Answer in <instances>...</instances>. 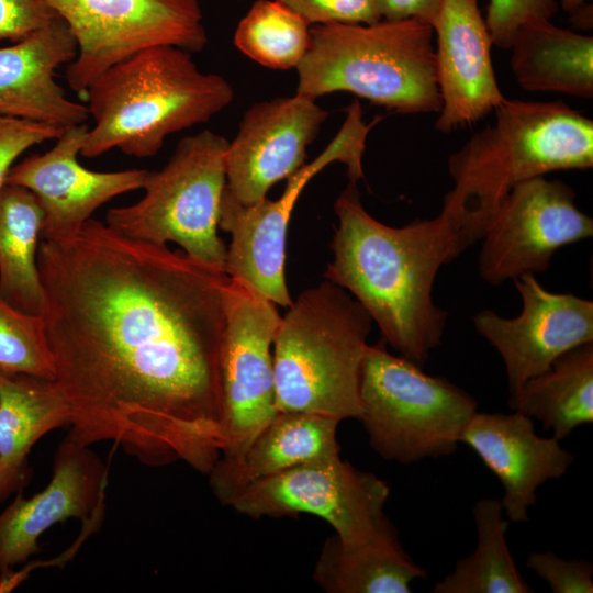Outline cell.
I'll return each mask as SVG.
<instances>
[{"mask_svg":"<svg viewBox=\"0 0 593 593\" xmlns=\"http://www.w3.org/2000/svg\"><path fill=\"white\" fill-rule=\"evenodd\" d=\"M37 267L69 433L148 467L182 461L208 475L225 446L230 277L93 219L70 238L41 240Z\"/></svg>","mask_w":593,"mask_h":593,"instance_id":"1","label":"cell"},{"mask_svg":"<svg viewBox=\"0 0 593 593\" xmlns=\"http://www.w3.org/2000/svg\"><path fill=\"white\" fill-rule=\"evenodd\" d=\"M334 211V257L324 278L362 305L387 345L423 367L440 346L448 317L433 300L434 281L460 255L449 223L438 214L401 227L383 224L365 210L350 180Z\"/></svg>","mask_w":593,"mask_h":593,"instance_id":"2","label":"cell"},{"mask_svg":"<svg viewBox=\"0 0 593 593\" xmlns=\"http://www.w3.org/2000/svg\"><path fill=\"white\" fill-rule=\"evenodd\" d=\"M494 112L495 121L448 158L454 186L439 214L460 254L482 239L516 184L593 166V121L568 104L505 99Z\"/></svg>","mask_w":593,"mask_h":593,"instance_id":"3","label":"cell"},{"mask_svg":"<svg viewBox=\"0 0 593 593\" xmlns=\"http://www.w3.org/2000/svg\"><path fill=\"white\" fill-rule=\"evenodd\" d=\"M89 116L80 155L120 149L155 156L166 138L209 122L234 98L230 82L201 71L191 53L171 45L142 49L98 76L85 92Z\"/></svg>","mask_w":593,"mask_h":593,"instance_id":"4","label":"cell"},{"mask_svg":"<svg viewBox=\"0 0 593 593\" xmlns=\"http://www.w3.org/2000/svg\"><path fill=\"white\" fill-rule=\"evenodd\" d=\"M372 323L351 294L327 279L302 291L273 337L277 411L359 419L360 374Z\"/></svg>","mask_w":593,"mask_h":593,"instance_id":"5","label":"cell"},{"mask_svg":"<svg viewBox=\"0 0 593 593\" xmlns=\"http://www.w3.org/2000/svg\"><path fill=\"white\" fill-rule=\"evenodd\" d=\"M298 70L296 93L349 92L402 114L441 108L434 29L417 19L320 24Z\"/></svg>","mask_w":593,"mask_h":593,"instance_id":"6","label":"cell"},{"mask_svg":"<svg viewBox=\"0 0 593 593\" xmlns=\"http://www.w3.org/2000/svg\"><path fill=\"white\" fill-rule=\"evenodd\" d=\"M359 395L371 448L402 465L454 454L478 412L468 392L391 354L382 339L366 348Z\"/></svg>","mask_w":593,"mask_h":593,"instance_id":"7","label":"cell"},{"mask_svg":"<svg viewBox=\"0 0 593 593\" xmlns=\"http://www.w3.org/2000/svg\"><path fill=\"white\" fill-rule=\"evenodd\" d=\"M227 144L209 130L180 139L161 169L148 170L144 195L110 209L105 223L132 239L175 243L197 261L225 272L227 247L217 228Z\"/></svg>","mask_w":593,"mask_h":593,"instance_id":"8","label":"cell"},{"mask_svg":"<svg viewBox=\"0 0 593 593\" xmlns=\"http://www.w3.org/2000/svg\"><path fill=\"white\" fill-rule=\"evenodd\" d=\"M77 43L66 80L85 94L116 63L153 46L190 53L208 43L200 0H46Z\"/></svg>","mask_w":593,"mask_h":593,"instance_id":"9","label":"cell"},{"mask_svg":"<svg viewBox=\"0 0 593 593\" xmlns=\"http://www.w3.org/2000/svg\"><path fill=\"white\" fill-rule=\"evenodd\" d=\"M389 494L382 479L337 457L254 482L226 505L255 519L311 514L326 521L345 545L356 546L390 523L383 511Z\"/></svg>","mask_w":593,"mask_h":593,"instance_id":"10","label":"cell"},{"mask_svg":"<svg viewBox=\"0 0 593 593\" xmlns=\"http://www.w3.org/2000/svg\"><path fill=\"white\" fill-rule=\"evenodd\" d=\"M276 306L230 278L221 357L225 446L212 469L236 463L278 412L272 343L281 316Z\"/></svg>","mask_w":593,"mask_h":593,"instance_id":"11","label":"cell"},{"mask_svg":"<svg viewBox=\"0 0 593 593\" xmlns=\"http://www.w3.org/2000/svg\"><path fill=\"white\" fill-rule=\"evenodd\" d=\"M571 187L538 176L508 192L482 237L479 275L493 286L548 270L555 253L592 237Z\"/></svg>","mask_w":593,"mask_h":593,"instance_id":"12","label":"cell"},{"mask_svg":"<svg viewBox=\"0 0 593 593\" xmlns=\"http://www.w3.org/2000/svg\"><path fill=\"white\" fill-rule=\"evenodd\" d=\"M353 135L338 130L334 138L309 164L289 178L282 194L243 204L225 187L220 205L219 227L231 234L225 273L254 289L276 305L289 307L292 299L284 275L286 244L291 213L309 181L328 165L355 161Z\"/></svg>","mask_w":593,"mask_h":593,"instance_id":"13","label":"cell"},{"mask_svg":"<svg viewBox=\"0 0 593 593\" xmlns=\"http://www.w3.org/2000/svg\"><path fill=\"white\" fill-rule=\"evenodd\" d=\"M523 309L506 318L492 310L473 316L477 332L501 355L508 391L547 370L570 349L593 342V302L544 288L535 275L513 280Z\"/></svg>","mask_w":593,"mask_h":593,"instance_id":"14","label":"cell"},{"mask_svg":"<svg viewBox=\"0 0 593 593\" xmlns=\"http://www.w3.org/2000/svg\"><path fill=\"white\" fill-rule=\"evenodd\" d=\"M316 99L295 93L251 105L225 150L226 188L243 204L267 197L278 181L305 163L328 111Z\"/></svg>","mask_w":593,"mask_h":593,"instance_id":"15","label":"cell"},{"mask_svg":"<svg viewBox=\"0 0 593 593\" xmlns=\"http://www.w3.org/2000/svg\"><path fill=\"white\" fill-rule=\"evenodd\" d=\"M88 131L86 123L66 127L55 145L14 164L5 183L30 190L43 213L42 238L75 236L92 214L113 198L143 188L146 169L94 171L78 156Z\"/></svg>","mask_w":593,"mask_h":593,"instance_id":"16","label":"cell"},{"mask_svg":"<svg viewBox=\"0 0 593 593\" xmlns=\"http://www.w3.org/2000/svg\"><path fill=\"white\" fill-rule=\"evenodd\" d=\"M108 469L101 458L68 433L57 447L48 484L26 499L23 490L0 513V571L29 562L38 539L56 524L82 523L104 506Z\"/></svg>","mask_w":593,"mask_h":593,"instance_id":"17","label":"cell"},{"mask_svg":"<svg viewBox=\"0 0 593 593\" xmlns=\"http://www.w3.org/2000/svg\"><path fill=\"white\" fill-rule=\"evenodd\" d=\"M441 108L435 128L449 133L471 125L506 98L493 68V45L478 0H443L433 23Z\"/></svg>","mask_w":593,"mask_h":593,"instance_id":"18","label":"cell"},{"mask_svg":"<svg viewBox=\"0 0 593 593\" xmlns=\"http://www.w3.org/2000/svg\"><path fill=\"white\" fill-rule=\"evenodd\" d=\"M504 488L501 504L510 523H525L537 490L563 477L574 455L555 437L539 436L534 421L518 412H477L461 435Z\"/></svg>","mask_w":593,"mask_h":593,"instance_id":"19","label":"cell"},{"mask_svg":"<svg viewBox=\"0 0 593 593\" xmlns=\"http://www.w3.org/2000/svg\"><path fill=\"white\" fill-rule=\"evenodd\" d=\"M76 54V40L60 18L0 47V115L60 128L85 123L87 105L70 100L55 80L56 70Z\"/></svg>","mask_w":593,"mask_h":593,"instance_id":"20","label":"cell"},{"mask_svg":"<svg viewBox=\"0 0 593 593\" xmlns=\"http://www.w3.org/2000/svg\"><path fill=\"white\" fill-rule=\"evenodd\" d=\"M339 423L318 414L277 412L236 463L209 472L212 492L226 505L254 482L300 465L340 457L336 439Z\"/></svg>","mask_w":593,"mask_h":593,"instance_id":"21","label":"cell"},{"mask_svg":"<svg viewBox=\"0 0 593 593\" xmlns=\"http://www.w3.org/2000/svg\"><path fill=\"white\" fill-rule=\"evenodd\" d=\"M70 423L71 409L54 380L0 374V505L29 483L33 446Z\"/></svg>","mask_w":593,"mask_h":593,"instance_id":"22","label":"cell"},{"mask_svg":"<svg viewBox=\"0 0 593 593\" xmlns=\"http://www.w3.org/2000/svg\"><path fill=\"white\" fill-rule=\"evenodd\" d=\"M510 67L519 87L530 92L593 97V37L559 27L550 20L517 31Z\"/></svg>","mask_w":593,"mask_h":593,"instance_id":"23","label":"cell"},{"mask_svg":"<svg viewBox=\"0 0 593 593\" xmlns=\"http://www.w3.org/2000/svg\"><path fill=\"white\" fill-rule=\"evenodd\" d=\"M399 541L395 527L387 524L373 538L345 545L328 537L314 568L313 579L328 593H410L411 583L426 579Z\"/></svg>","mask_w":593,"mask_h":593,"instance_id":"24","label":"cell"},{"mask_svg":"<svg viewBox=\"0 0 593 593\" xmlns=\"http://www.w3.org/2000/svg\"><path fill=\"white\" fill-rule=\"evenodd\" d=\"M508 407L541 423L558 440L593 423V342L557 358L510 392Z\"/></svg>","mask_w":593,"mask_h":593,"instance_id":"25","label":"cell"},{"mask_svg":"<svg viewBox=\"0 0 593 593\" xmlns=\"http://www.w3.org/2000/svg\"><path fill=\"white\" fill-rule=\"evenodd\" d=\"M43 210L26 188L0 189V293L13 306L42 315L44 292L37 267Z\"/></svg>","mask_w":593,"mask_h":593,"instance_id":"26","label":"cell"},{"mask_svg":"<svg viewBox=\"0 0 593 593\" xmlns=\"http://www.w3.org/2000/svg\"><path fill=\"white\" fill-rule=\"evenodd\" d=\"M478 533L473 552L437 581L432 593H532L506 541L508 521L500 500L480 499L472 510Z\"/></svg>","mask_w":593,"mask_h":593,"instance_id":"27","label":"cell"},{"mask_svg":"<svg viewBox=\"0 0 593 593\" xmlns=\"http://www.w3.org/2000/svg\"><path fill=\"white\" fill-rule=\"evenodd\" d=\"M235 46L271 69L296 68L311 44L310 24L279 0H257L238 23Z\"/></svg>","mask_w":593,"mask_h":593,"instance_id":"28","label":"cell"},{"mask_svg":"<svg viewBox=\"0 0 593 593\" xmlns=\"http://www.w3.org/2000/svg\"><path fill=\"white\" fill-rule=\"evenodd\" d=\"M0 374L54 380V362L42 315L22 312L0 293Z\"/></svg>","mask_w":593,"mask_h":593,"instance_id":"29","label":"cell"},{"mask_svg":"<svg viewBox=\"0 0 593 593\" xmlns=\"http://www.w3.org/2000/svg\"><path fill=\"white\" fill-rule=\"evenodd\" d=\"M557 11L556 0H489L484 19L493 44L510 49L519 27L550 20Z\"/></svg>","mask_w":593,"mask_h":593,"instance_id":"30","label":"cell"},{"mask_svg":"<svg viewBox=\"0 0 593 593\" xmlns=\"http://www.w3.org/2000/svg\"><path fill=\"white\" fill-rule=\"evenodd\" d=\"M546 581L553 593H592L593 564L588 560L563 559L555 552H530L525 562Z\"/></svg>","mask_w":593,"mask_h":593,"instance_id":"31","label":"cell"},{"mask_svg":"<svg viewBox=\"0 0 593 593\" xmlns=\"http://www.w3.org/2000/svg\"><path fill=\"white\" fill-rule=\"evenodd\" d=\"M309 24H372L382 20L374 0H279Z\"/></svg>","mask_w":593,"mask_h":593,"instance_id":"32","label":"cell"},{"mask_svg":"<svg viewBox=\"0 0 593 593\" xmlns=\"http://www.w3.org/2000/svg\"><path fill=\"white\" fill-rule=\"evenodd\" d=\"M64 130L47 123L0 115V189L18 157L37 144L58 138Z\"/></svg>","mask_w":593,"mask_h":593,"instance_id":"33","label":"cell"},{"mask_svg":"<svg viewBox=\"0 0 593 593\" xmlns=\"http://www.w3.org/2000/svg\"><path fill=\"white\" fill-rule=\"evenodd\" d=\"M57 18L46 0H0V40L21 41Z\"/></svg>","mask_w":593,"mask_h":593,"instance_id":"34","label":"cell"},{"mask_svg":"<svg viewBox=\"0 0 593 593\" xmlns=\"http://www.w3.org/2000/svg\"><path fill=\"white\" fill-rule=\"evenodd\" d=\"M383 20L417 19L433 26L443 0H374Z\"/></svg>","mask_w":593,"mask_h":593,"instance_id":"35","label":"cell"},{"mask_svg":"<svg viewBox=\"0 0 593 593\" xmlns=\"http://www.w3.org/2000/svg\"><path fill=\"white\" fill-rule=\"evenodd\" d=\"M588 0H561L562 8L572 16V21L580 27L592 26V4Z\"/></svg>","mask_w":593,"mask_h":593,"instance_id":"36","label":"cell"}]
</instances>
